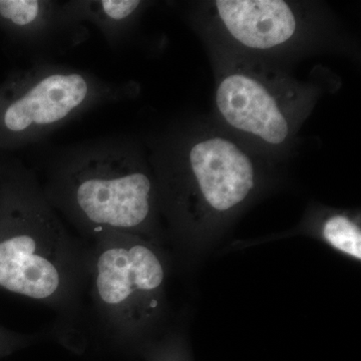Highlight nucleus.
Listing matches in <instances>:
<instances>
[{
  "label": "nucleus",
  "instance_id": "f257e3e1",
  "mask_svg": "<svg viewBox=\"0 0 361 361\" xmlns=\"http://www.w3.org/2000/svg\"><path fill=\"white\" fill-rule=\"evenodd\" d=\"M4 205L0 288L51 308L54 329L78 334L85 329L89 244L66 229L33 172L16 173Z\"/></svg>",
  "mask_w": 361,
  "mask_h": 361
},
{
  "label": "nucleus",
  "instance_id": "20e7f679",
  "mask_svg": "<svg viewBox=\"0 0 361 361\" xmlns=\"http://www.w3.org/2000/svg\"><path fill=\"white\" fill-rule=\"evenodd\" d=\"M0 125L16 144H35L78 116L129 99L133 85L104 80L90 71L39 61L11 84Z\"/></svg>",
  "mask_w": 361,
  "mask_h": 361
},
{
  "label": "nucleus",
  "instance_id": "0eeeda50",
  "mask_svg": "<svg viewBox=\"0 0 361 361\" xmlns=\"http://www.w3.org/2000/svg\"><path fill=\"white\" fill-rule=\"evenodd\" d=\"M215 4L228 32L250 49H272L295 33V16L281 0H219Z\"/></svg>",
  "mask_w": 361,
  "mask_h": 361
},
{
  "label": "nucleus",
  "instance_id": "9d476101",
  "mask_svg": "<svg viewBox=\"0 0 361 361\" xmlns=\"http://www.w3.org/2000/svg\"><path fill=\"white\" fill-rule=\"evenodd\" d=\"M322 236L336 250L361 261L360 228L348 216L338 214L325 221Z\"/></svg>",
  "mask_w": 361,
  "mask_h": 361
},
{
  "label": "nucleus",
  "instance_id": "39448f33",
  "mask_svg": "<svg viewBox=\"0 0 361 361\" xmlns=\"http://www.w3.org/2000/svg\"><path fill=\"white\" fill-rule=\"evenodd\" d=\"M183 163L169 159L157 165L160 208L176 227L195 201L217 214L230 212L248 198L255 187L249 157L223 137L192 145Z\"/></svg>",
  "mask_w": 361,
  "mask_h": 361
},
{
  "label": "nucleus",
  "instance_id": "1a4fd4ad",
  "mask_svg": "<svg viewBox=\"0 0 361 361\" xmlns=\"http://www.w3.org/2000/svg\"><path fill=\"white\" fill-rule=\"evenodd\" d=\"M75 25L96 27L109 44L116 47L141 13L140 0H71L63 2Z\"/></svg>",
  "mask_w": 361,
  "mask_h": 361
},
{
  "label": "nucleus",
  "instance_id": "423d86ee",
  "mask_svg": "<svg viewBox=\"0 0 361 361\" xmlns=\"http://www.w3.org/2000/svg\"><path fill=\"white\" fill-rule=\"evenodd\" d=\"M216 102L221 115L235 129L271 145L282 144L288 137V122L276 99L255 78L228 75L218 87Z\"/></svg>",
  "mask_w": 361,
  "mask_h": 361
},
{
  "label": "nucleus",
  "instance_id": "6e6552de",
  "mask_svg": "<svg viewBox=\"0 0 361 361\" xmlns=\"http://www.w3.org/2000/svg\"><path fill=\"white\" fill-rule=\"evenodd\" d=\"M0 18L13 26L35 51L56 44H80L87 35L75 25L63 2L54 0H0Z\"/></svg>",
  "mask_w": 361,
  "mask_h": 361
},
{
  "label": "nucleus",
  "instance_id": "7ed1b4c3",
  "mask_svg": "<svg viewBox=\"0 0 361 361\" xmlns=\"http://www.w3.org/2000/svg\"><path fill=\"white\" fill-rule=\"evenodd\" d=\"M89 245L90 329L116 342L133 341L159 329L167 280L160 247L120 232L104 234Z\"/></svg>",
  "mask_w": 361,
  "mask_h": 361
},
{
  "label": "nucleus",
  "instance_id": "f03ea898",
  "mask_svg": "<svg viewBox=\"0 0 361 361\" xmlns=\"http://www.w3.org/2000/svg\"><path fill=\"white\" fill-rule=\"evenodd\" d=\"M145 165L137 149L122 137L80 142L52 159L42 190L87 244L120 232L160 247L158 187Z\"/></svg>",
  "mask_w": 361,
  "mask_h": 361
}]
</instances>
